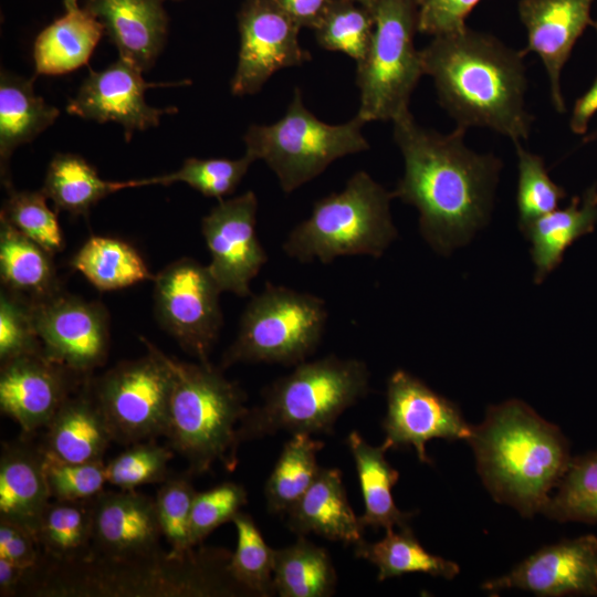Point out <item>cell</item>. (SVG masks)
<instances>
[{
    "label": "cell",
    "instance_id": "b9f144b4",
    "mask_svg": "<svg viewBox=\"0 0 597 597\" xmlns=\"http://www.w3.org/2000/svg\"><path fill=\"white\" fill-rule=\"evenodd\" d=\"M517 155L519 182L516 203L521 231L535 219L557 209L565 190L548 176L544 159L513 143Z\"/></svg>",
    "mask_w": 597,
    "mask_h": 597
},
{
    "label": "cell",
    "instance_id": "7bdbcfd3",
    "mask_svg": "<svg viewBox=\"0 0 597 597\" xmlns=\"http://www.w3.org/2000/svg\"><path fill=\"white\" fill-rule=\"evenodd\" d=\"M187 471L169 474L160 483L155 496V506L163 536L169 544V553L182 556L193 549L190 545V517L196 490Z\"/></svg>",
    "mask_w": 597,
    "mask_h": 597
},
{
    "label": "cell",
    "instance_id": "8992f818",
    "mask_svg": "<svg viewBox=\"0 0 597 597\" xmlns=\"http://www.w3.org/2000/svg\"><path fill=\"white\" fill-rule=\"evenodd\" d=\"M168 362L174 379L167 444L187 461L191 475L208 472L217 461L234 470L237 428L249 410L244 390L210 363L192 364L169 356Z\"/></svg>",
    "mask_w": 597,
    "mask_h": 597
},
{
    "label": "cell",
    "instance_id": "9c48e42d",
    "mask_svg": "<svg viewBox=\"0 0 597 597\" xmlns=\"http://www.w3.org/2000/svg\"><path fill=\"white\" fill-rule=\"evenodd\" d=\"M327 320L322 297L266 282L250 296L220 368L238 363L295 366L305 362L321 344Z\"/></svg>",
    "mask_w": 597,
    "mask_h": 597
},
{
    "label": "cell",
    "instance_id": "836d02e7",
    "mask_svg": "<svg viewBox=\"0 0 597 597\" xmlns=\"http://www.w3.org/2000/svg\"><path fill=\"white\" fill-rule=\"evenodd\" d=\"M41 561L70 564L86 559L92 542V499L50 502L35 533Z\"/></svg>",
    "mask_w": 597,
    "mask_h": 597
},
{
    "label": "cell",
    "instance_id": "44dd1931",
    "mask_svg": "<svg viewBox=\"0 0 597 597\" xmlns=\"http://www.w3.org/2000/svg\"><path fill=\"white\" fill-rule=\"evenodd\" d=\"M594 0H521L519 14L527 33L525 54L541 57L547 73L551 98L558 113L566 111L561 73L578 38L591 25Z\"/></svg>",
    "mask_w": 597,
    "mask_h": 597
},
{
    "label": "cell",
    "instance_id": "f5cc1de1",
    "mask_svg": "<svg viewBox=\"0 0 597 597\" xmlns=\"http://www.w3.org/2000/svg\"><path fill=\"white\" fill-rule=\"evenodd\" d=\"M25 573L27 569L0 558V595L7 597L19 593Z\"/></svg>",
    "mask_w": 597,
    "mask_h": 597
},
{
    "label": "cell",
    "instance_id": "681fc988",
    "mask_svg": "<svg viewBox=\"0 0 597 597\" xmlns=\"http://www.w3.org/2000/svg\"><path fill=\"white\" fill-rule=\"evenodd\" d=\"M0 558L29 570L38 565L41 552L31 532L0 519Z\"/></svg>",
    "mask_w": 597,
    "mask_h": 597
},
{
    "label": "cell",
    "instance_id": "603a6c76",
    "mask_svg": "<svg viewBox=\"0 0 597 597\" xmlns=\"http://www.w3.org/2000/svg\"><path fill=\"white\" fill-rule=\"evenodd\" d=\"M88 377L62 404L45 427L43 450L69 462L103 461L114 442Z\"/></svg>",
    "mask_w": 597,
    "mask_h": 597
},
{
    "label": "cell",
    "instance_id": "3957f363",
    "mask_svg": "<svg viewBox=\"0 0 597 597\" xmlns=\"http://www.w3.org/2000/svg\"><path fill=\"white\" fill-rule=\"evenodd\" d=\"M468 442L493 499L527 517L542 513L572 460L559 428L517 399L490 406Z\"/></svg>",
    "mask_w": 597,
    "mask_h": 597
},
{
    "label": "cell",
    "instance_id": "f6af8a7d",
    "mask_svg": "<svg viewBox=\"0 0 597 597\" xmlns=\"http://www.w3.org/2000/svg\"><path fill=\"white\" fill-rule=\"evenodd\" d=\"M247 502L244 486L235 482H223L210 490L197 492L190 517V545H199L217 527L232 522Z\"/></svg>",
    "mask_w": 597,
    "mask_h": 597
},
{
    "label": "cell",
    "instance_id": "5bb4252c",
    "mask_svg": "<svg viewBox=\"0 0 597 597\" xmlns=\"http://www.w3.org/2000/svg\"><path fill=\"white\" fill-rule=\"evenodd\" d=\"M237 19L240 50L233 95L256 94L275 72L311 60L298 42L301 27L274 0H244Z\"/></svg>",
    "mask_w": 597,
    "mask_h": 597
},
{
    "label": "cell",
    "instance_id": "d4e9b609",
    "mask_svg": "<svg viewBox=\"0 0 597 597\" xmlns=\"http://www.w3.org/2000/svg\"><path fill=\"white\" fill-rule=\"evenodd\" d=\"M285 514L287 526L298 536L314 533L352 545L364 540L365 526L347 500L336 468H320L310 488Z\"/></svg>",
    "mask_w": 597,
    "mask_h": 597
},
{
    "label": "cell",
    "instance_id": "7c38bea8",
    "mask_svg": "<svg viewBox=\"0 0 597 597\" xmlns=\"http://www.w3.org/2000/svg\"><path fill=\"white\" fill-rule=\"evenodd\" d=\"M222 293L208 264L181 258L154 277V311L163 329L200 363L209 364L223 325Z\"/></svg>",
    "mask_w": 597,
    "mask_h": 597
},
{
    "label": "cell",
    "instance_id": "cb8c5ba5",
    "mask_svg": "<svg viewBox=\"0 0 597 597\" xmlns=\"http://www.w3.org/2000/svg\"><path fill=\"white\" fill-rule=\"evenodd\" d=\"M44 450L23 439L3 443L0 457V519L15 523L34 537L50 503Z\"/></svg>",
    "mask_w": 597,
    "mask_h": 597
},
{
    "label": "cell",
    "instance_id": "f1b7e54d",
    "mask_svg": "<svg viewBox=\"0 0 597 597\" xmlns=\"http://www.w3.org/2000/svg\"><path fill=\"white\" fill-rule=\"evenodd\" d=\"M346 443L353 455L364 501L360 522L365 527L404 528L409 525L412 512L396 506L391 490L399 472L390 465L387 449L370 446L357 431L349 432Z\"/></svg>",
    "mask_w": 597,
    "mask_h": 597
},
{
    "label": "cell",
    "instance_id": "2e32d148",
    "mask_svg": "<svg viewBox=\"0 0 597 597\" xmlns=\"http://www.w3.org/2000/svg\"><path fill=\"white\" fill-rule=\"evenodd\" d=\"M256 195L249 190L219 200L201 220V233L211 255L208 268L222 292L250 297L251 281L268 262L256 234Z\"/></svg>",
    "mask_w": 597,
    "mask_h": 597
},
{
    "label": "cell",
    "instance_id": "f35d334b",
    "mask_svg": "<svg viewBox=\"0 0 597 597\" xmlns=\"http://www.w3.org/2000/svg\"><path fill=\"white\" fill-rule=\"evenodd\" d=\"M237 530V548L229 563L234 582L252 595H274V549L264 541L253 519L239 512L232 520Z\"/></svg>",
    "mask_w": 597,
    "mask_h": 597
},
{
    "label": "cell",
    "instance_id": "ba28073f",
    "mask_svg": "<svg viewBox=\"0 0 597 597\" xmlns=\"http://www.w3.org/2000/svg\"><path fill=\"white\" fill-rule=\"evenodd\" d=\"M366 123L355 116L337 125L322 122L303 103L302 92L293 98L279 121L251 125L243 136L245 153L261 159L274 172L284 193H291L320 176L333 161L365 151Z\"/></svg>",
    "mask_w": 597,
    "mask_h": 597
},
{
    "label": "cell",
    "instance_id": "9f6ffc18",
    "mask_svg": "<svg viewBox=\"0 0 597 597\" xmlns=\"http://www.w3.org/2000/svg\"><path fill=\"white\" fill-rule=\"evenodd\" d=\"M591 27H594L597 32V20L596 21L593 20Z\"/></svg>",
    "mask_w": 597,
    "mask_h": 597
},
{
    "label": "cell",
    "instance_id": "60d3db41",
    "mask_svg": "<svg viewBox=\"0 0 597 597\" xmlns=\"http://www.w3.org/2000/svg\"><path fill=\"white\" fill-rule=\"evenodd\" d=\"M1 209L0 220L54 254L64 248L63 234L56 214L46 205L40 191H18L13 187Z\"/></svg>",
    "mask_w": 597,
    "mask_h": 597
},
{
    "label": "cell",
    "instance_id": "5b68a950",
    "mask_svg": "<svg viewBox=\"0 0 597 597\" xmlns=\"http://www.w3.org/2000/svg\"><path fill=\"white\" fill-rule=\"evenodd\" d=\"M369 379L366 363L357 358L302 362L262 390V402L238 425V443L279 430L332 433L337 418L369 392Z\"/></svg>",
    "mask_w": 597,
    "mask_h": 597
},
{
    "label": "cell",
    "instance_id": "11a10c76",
    "mask_svg": "<svg viewBox=\"0 0 597 597\" xmlns=\"http://www.w3.org/2000/svg\"><path fill=\"white\" fill-rule=\"evenodd\" d=\"M595 139H597V129L594 133L585 136L584 143L593 142Z\"/></svg>",
    "mask_w": 597,
    "mask_h": 597
},
{
    "label": "cell",
    "instance_id": "6da1fadb",
    "mask_svg": "<svg viewBox=\"0 0 597 597\" xmlns=\"http://www.w3.org/2000/svg\"><path fill=\"white\" fill-rule=\"evenodd\" d=\"M392 124L404 158L394 198L417 208L422 238L448 255L489 221L502 161L468 148L464 128L440 134L419 125L409 109Z\"/></svg>",
    "mask_w": 597,
    "mask_h": 597
},
{
    "label": "cell",
    "instance_id": "7a4b0ae2",
    "mask_svg": "<svg viewBox=\"0 0 597 597\" xmlns=\"http://www.w3.org/2000/svg\"><path fill=\"white\" fill-rule=\"evenodd\" d=\"M525 55L468 27L420 50L423 74L457 127L490 128L513 143L528 138L534 121L525 107Z\"/></svg>",
    "mask_w": 597,
    "mask_h": 597
},
{
    "label": "cell",
    "instance_id": "f546056e",
    "mask_svg": "<svg viewBox=\"0 0 597 597\" xmlns=\"http://www.w3.org/2000/svg\"><path fill=\"white\" fill-rule=\"evenodd\" d=\"M52 255L0 220V275L4 289L31 303L60 291Z\"/></svg>",
    "mask_w": 597,
    "mask_h": 597
},
{
    "label": "cell",
    "instance_id": "bcb514c9",
    "mask_svg": "<svg viewBox=\"0 0 597 597\" xmlns=\"http://www.w3.org/2000/svg\"><path fill=\"white\" fill-rule=\"evenodd\" d=\"M44 473L50 495L57 501L90 500L103 491L107 483L105 463L69 462L56 459L45 451Z\"/></svg>",
    "mask_w": 597,
    "mask_h": 597
},
{
    "label": "cell",
    "instance_id": "9a60e30c",
    "mask_svg": "<svg viewBox=\"0 0 597 597\" xmlns=\"http://www.w3.org/2000/svg\"><path fill=\"white\" fill-rule=\"evenodd\" d=\"M386 395L387 412L381 425L383 446L387 450L413 447L418 459L431 464L426 451L429 440L468 441L472 434L473 426L464 420L454 402L402 369L388 378Z\"/></svg>",
    "mask_w": 597,
    "mask_h": 597
},
{
    "label": "cell",
    "instance_id": "d590c367",
    "mask_svg": "<svg viewBox=\"0 0 597 597\" xmlns=\"http://www.w3.org/2000/svg\"><path fill=\"white\" fill-rule=\"evenodd\" d=\"M323 447V441L302 432L285 442L264 486L271 513H286L310 488L321 468L316 455Z\"/></svg>",
    "mask_w": 597,
    "mask_h": 597
},
{
    "label": "cell",
    "instance_id": "ffe728a7",
    "mask_svg": "<svg viewBox=\"0 0 597 597\" xmlns=\"http://www.w3.org/2000/svg\"><path fill=\"white\" fill-rule=\"evenodd\" d=\"M486 591L517 588L537 596H597V537L588 534L545 546L510 573L482 584Z\"/></svg>",
    "mask_w": 597,
    "mask_h": 597
},
{
    "label": "cell",
    "instance_id": "4316f807",
    "mask_svg": "<svg viewBox=\"0 0 597 597\" xmlns=\"http://www.w3.org/2000/svg\"><path fill=\"white\" fill-rule=\"evenodd\" d=\"M60 111L33 90V80L1 71L0 166L4 187H12L9 161L21 145L32 142L57 118Z\"/></svg>",
    "mask_w": 597,
    "mask_h": 597
},
{
    "label": "cell",
    "instance_id": "4fadbf2b",
    "mask_svg": "<svg viewBox=\"0 0 597 597\" xmlns=\"http://www.w3.org/2000/svg\"><path fill=\"white\" fill-rule=\"evenodd\" d=\"M30 304L46 358L83 376H92L104 365L109 349V318L103 304L62 289Z\"/></svg>",
    "mask_w": 597,
    "mask_h": 597
},
{
    "label": "cell",
    "instance_id": "f907efd6",
    "mask_svg": "<svg viewBox=\"0 0 597 597\" xmlns=\"http://www.w3.org/2000/svg\"><path fill=\"white\" fill-rule=\"evenodd\" d=\"M301 28L316 29L333 0H274Z\"/></svg>",
    "mask_w": 597,
    "mask_h": 597
},
{
    "label": "cell",
    "instance_id": "6f0895ef",
    "mask_svg": "<svg viewBox=\"0 0 597 597\" xmlns=\"http://www.w3.org/2000/svg\"><path fill=\"white\" fill-rule=\"evenodd\" d=\"M176 1H179V0H176Z\"/></svg>",
    "mask_w": 597,
    "mask_h": 597
},
{
    "label": "cell",
    "instance_id": "db71d44e",
    "mask_svg": "<svg viewBox=\"0 0 597 597\" xmlns=\"http://www.w3.org/2000/svg\"><path fill=\"white\" fill-rule=\"evenodd\" d=\"M354 1L360 3L362 6L368 8V9H370L373 11L375 0H354Z\"/></svg>",
    "mask_w": 597,
    "mask_h": 597
},
{
    "label": "cell",
    "instance_id": "277c9868",
    "mask_svg": "<svg viewBox=\"0 0 597 597\" xmlns=\"http://www.w3.org/2000/svg\"><path fill=\"white\" fill-rule=\"evenodd\" d=\"M232 554L201 548L182 556L169 551L140 559L87 558L70 564L39 561L20 591L35 596H228L244 593L229 572Z\"/></svg>",
    "mask_w": 597,
    "mask_h": 597
},
{
    "label": "cell",
    "instance_id": "7402d4cb",
    "mask_svg": "<svg viewBox=\"0 0 597 597\" xmlns=\"http://www.w3.org/2000/svg\"><path fill=\"white\" fill-rule=\"evenodd\" d=\"M165 0H84L123 57L143 72L163 51L168 34Z\"/></svg>",
    "mask_w": 597,
    "mask_h": 597
},
{
    "label": "cell",
    "instance_id": "e0dca14e",
    "mask_svg": "<svg viewBox=\"0 0 597 597\" xmlns=\"http://www.w3.org/2000/svg\"><path fill=\"white\" fill-rule=\"evenodd\" d=\"M161 536L155 499L135 489L102 491L92 499L87 558L127 562L155 556L163 552Z\"/></svg>",
    "mask_w": 597,
    "mask_h": 597
},
{
    "label": "cell",
    "instance_id": "30bf717a",
    "mask_svg": "<svg viewBox=\"0 0 597 597\" xmlns=\"http://www.w3.org/2000/svg\"><path fill=\"white\" fill-rule=\"evenodd\" d=\"M374 31L365 57L357 63L359 88L357 116L365 123L394 121L409 109L410 96L425 75L418 31L416 0H375Z\"/></svg>",
    "mask_w": 597,
    "mask_h": 597
},
{
    "label": "cell",
    "instance_id": "4dcf8cb0",
    "mask_svg": "<svg viewBox=\"0 0 597 597\" xmlns=\"http://www.w3.org/2000/svg\"><path fill=\"white\" fill-rule=\"evenodd\" d=\"M126 188H133L132 180H104L83 157L66 153L52 158L41 190L56 210L87 217L100 200Z\"/></svg>",
    "mask_w": 597,
    "mask_h": 597
},
{
    "label": "cell",
    "instance_id": "8d00e7d4",
    "mask_svg": "<svg viewBox=\"0 0 597 597\" xmlns=\"http://www.w3.org/2000/svg\"><path fill=\"white\" fill-rule=\"evenodd\" d=\"M254 161L255 159L247 153L237 159L190 157L182 163L178 170L133 180V187L184 182L206 197L222 200L223 197L238 188Z\"/></svg>",
    "mask_w": 597,
    "mask_h": 597
},
{
    "label": "cell",
    "instance_id": "484cf974",
    "mask_svg": "<svg viewBox=\"0 0 597 597\" xmlns=\"http://www.w3.org/2000/svg\"><path fill=\"white\" fill-rule=\"evenodd\" d=\"M64 13L33 43L35 75H62L87 64L104 32L102 23L78 0H63Z\"/></svg>",
    "mask_w": 597,
    "mask_h": 597
},
{
    "label": "cell",
    "instance_id": "1f68e13d",
    "mask_svg": "<svg viewBox=\"0 0 597 597\" xmlns=\"http://www.w3.org/2000/svg\"><path fill=\"white\" fill-rule=\"evenodd\" d=\"M70 264L102 292L121 290L155 277L132 244L113 237L92 235Z\"/></svg>",
    "mask_w": 597,
    "mask_h": 597
},
{
    "label": "cell",
    "instance_id": "7dc6e473",
    "mask_svg": "<svg viewBox=\"0 0 597 597\" xmlns=\"http://www.w3.org/2000/svg\"><path fill=\"white\" fill-rule=\"evenodd\" d=\"M38 353H42V346L33 325L30 302L3 287L0 294V362Z\"/></svg>",
    "mask_w": 597,
    "mask_h": 597
},
{
    "label": "cell",
    "instance_id": "8fae6325",
    "mask_svg": "<svg viewBox=\"0 0 597 597\" xmlns=\"http://www.w3.org/2000/svg\"><path fill=\"white\" fill-rule=\"evenodd\" d=\"M142 342L145 356L91 379L113 441L123 446L165 437L168 427L174 379L168 356L146 338Z\"/></svg>",
    "mask_w": 597,
    "mask_h": 597
},
{
    "label": "cell",
    "instance_id": "83f0119b",
    "mask_svg": "<svg viewBox=\"0 0 597 597\" xmlns=\"http://www.w3.org/2000/svg\"><path fill=\"white\" fill-rule=\"evenodd\" d=\"M597 222V187L572 198L564 209H555L532 221L522 232L532 243L535 283L540 284L562 262L566 249L591 232Z\"/></svg>",
    "mask_w": 597,
    "mask_h": 597
},
{
    "label": "cell",
    "instance_id": "d6986e66",
    "mask_svg": "<svg viewBox=\"0 0 597 597\" xmlns=\"http://www.w3.org/2000/svg\"><path fill=\"white\" fill-rule=\"evenodd\" d=\"M138 66L123 57L102 71L90 70L76 96L70 100L67 113L98 123H118L127 142L134 132L158 126L163 115L177 108L148 105L146 90L165 84L146 82Z\"/></svg>",
    "mask_w": 597,
    "mask_h": 597
},
{
    "label": "cell",
    "instance_id": "ac0fdd59",
    "mask_svg": "<svg viewBox=\"0 0 597 597\" xmlns=\"http://www.w3.org/2000/svg\"><path fill=\"white\" fill-rule=\"evenodd\" d=\"M88 377L46 358L42 353L1 363L0 409L24 433L45 428L62 404Z\"/></svg>",
    "mask_w": 597,
    "mask_h": 597
},
{
    "label": "cell",
    "instance_id": "d6a6232c",
    "mask_svg": "<svg viewBox=\"0 0 597 597\" xmlns=\"http://www.w3.org/2000/svg\"><path fill=\"white\" fill-rule=\"evenodd\" d=\"M337 575L324 547L304 536L274 549L273 588L281 597H327L335 593Z\"/></svg>",
    "mask_w": 597,
    "mask_h": 597
},
{
    "label": "cell",
    "instance_id": "74e56055",
    "mask_svg": "<svg viewBox=\"0 0 597 597\" xmlns=\"http://www.w3.org/2000/svg\"><path fill=\"white\" fill-rule=\"evenodd\" d=\"M542 513L558 522H597V450L576 457Z\"/></svg>",
    "mask_w": 597,
    "mask_h": 597
},
{
    "label": "cell",
    "instance_id": "ab89813d",
    "mask_svg": "<svg viewBox=\"0 0 597 597\" xmlns=\"http://www.w3.org/2000/svg\"><path fill=\"white\" fill-rule=\"evenodd\" d=\"M374 24L370 9L354 0H333L314 31L321 48L342 52L358 63L370 45Z\"/></svg>",
    "mask_w": 597,
    "mask_h": 597
},
{
    "label": "cell",
    "instance_id": "c3c4849f",
    "mask_svg": "<svg viewBox=\"0 0 597 597\" xmlns=\"http://www.w3.org/2000/svg\"><path fill=\"white\" fill-rule=\"evenodd\" d=\"M418 32L432 36L467 28L465 19L480 0H416Z\"/></svg>",
    "mask_w": 597,
    "mask_h": 597
},
{
    "label": "cell",
    "instance_id": "ee69618b",
    "mask_svg": "<svg viewBox=\"0 0 597 597\" xmlns=\"http://www.w3.org/2000/svg\"><path fill=\"white\" fill-rule=\"evenodd\" d=\"M172 449L154 440L136 442L105 463L107 483L123 490L144 484L161 483L169 476L168 463Z\"/></svg>",
    "mask_w": 597,
    "mask_h": 597
},
{
    "label": "cell",
    "instance_id": "52a82bcc",
    "mask_svg": "<svg viewBox=\"0 0 597 597\" xmlns=\"http://www.w3.org/2000/svg\"><path fill=\"white\" fill-rule=\"evenodd\" d=\"M392 199V191L369 174L356 171L343 190L314 202L308 218L289 232L282 250L301 263L329 264L349 255L378 259L398 237L390 213Z\"/></svg>",
    "mask_w": 597,
    "mask_h": 597
},
{
    "label": "cell",
    "instance_id": "816d5d0a",
    "mask_svg": "<svg viewBox=\"0 0 597 597\" xmlns=\"http://www.w3.org/2000/svg\"><path fill=\"white\" fill-rule=\"evenodd\" d=\"M597 112V77L591 86L576 101L569 126L573 133L584 134L590 118Z\"/></svg>",
    "mask_w": 597,
    "mask_h": 597
},
{
    "label": "cell",
    "instance_id": "e575fe53",
    "mask_svg": "<svg viewBox=\"0 0 597 597\" xmlns=\"http://www.w3.org/2000/svg\"><path fill=\"white\" fill-rule=\"evenodd\" d=\"M355 555L378 568V580L408 573H425L446 579L454 578L460 567L457 563L430 554L415 537L410 526L386 530V535L378 542L365 540L354 545Z\"/></svg>",
    "mask_w": 597,
    "mask_h": 597
}]
</instances>
